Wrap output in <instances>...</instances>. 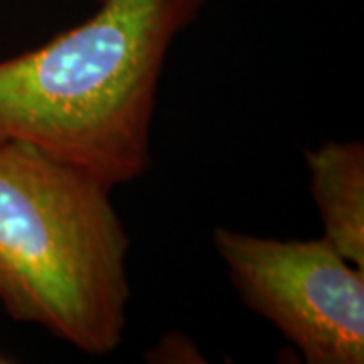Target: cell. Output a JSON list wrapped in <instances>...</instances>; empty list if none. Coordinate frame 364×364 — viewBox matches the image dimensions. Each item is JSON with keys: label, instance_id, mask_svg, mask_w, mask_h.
Listing matches in <instances>:
<instances>
[{"label": "cell", "instance_id": "obj_1", "mask_svg": "<svg viewBox=\"0 0 364 364\" xmlns=\"http://www.w3.org/2000/svg\"><path fill=\"white\" fill-rule=\"evenodd\" d=\"M77 25L0 59V144H25L116 191L152 166L172 45L207 0H100Z\"/></svg>", "mask_w": 364, "mask_h": 364}, {"label": "cell", "instance_id": "obj_2", "mask_svg": "<svg viewBox=\"0 0 364 364\" xmlns=\"http://www.w3.org/2000/svg\"><path fill=\"white\" fill-rule=\"evenodd\" d=\"M112 188L25 144H0V306L87 356L126 334L130 235Z\"/></svg>", "mask_w": 364, "mask_h": 364}, {"label": "cell", "instance_id": "obj_3", "mask_svg": "<svg viewBox=\"0 0 364 364\" xmlns=\"http://www.w3.org/2000/svg\"><path fill=\"white\" fill-rule=\"evenodd\" d=\"M231 286L308 364L364 363V269L324 237L275 239L213 231Z\"/></svg>", "mask_w": 364, "mask_h": 364}, {"label": "cell", "instance_id": "obj_4", "mask_svg": "<svg viewBox=\"0 0 364 364\" xmlns=\"http://www.w3.org/2000/svg\"><path fill=\"white\" fill-rule=\"evenodd\" d=\"M326 241L364 269V146L326 140L304 152Z\"/></svg>", "mask_w": 364, "mask_h": 364}, {"label": "cell", "instance_id": "obj_5", "mask_svg": "<svg viewBox=\"0 0 364 364\" xmlns=\"http://www.w3.org/2000/svg\"><path fill=\"white\" fill-rule=\"evenodd\" d=\"M144 358L148 363L156 364L207 363L205 354L196 346L195 340L178 330L166 332L162 338H158L156 344L150 350L144 352Z\"/></svg>", "mask_w": 364, "mask_h": 364}, {"label": "cell", "instance_id": "obj_6", "mask_svg": "<svg viewBox=\"0 0 364 364\" xmlns=\"http://www.w3.org/2000/svg\"><path fill=\"white\" fill-rule=\"evenodd\" d=\"M93 2H100V0H93Z\"/></svg>", "mask_w": 364, "mask_h": 364}]
</instances>
